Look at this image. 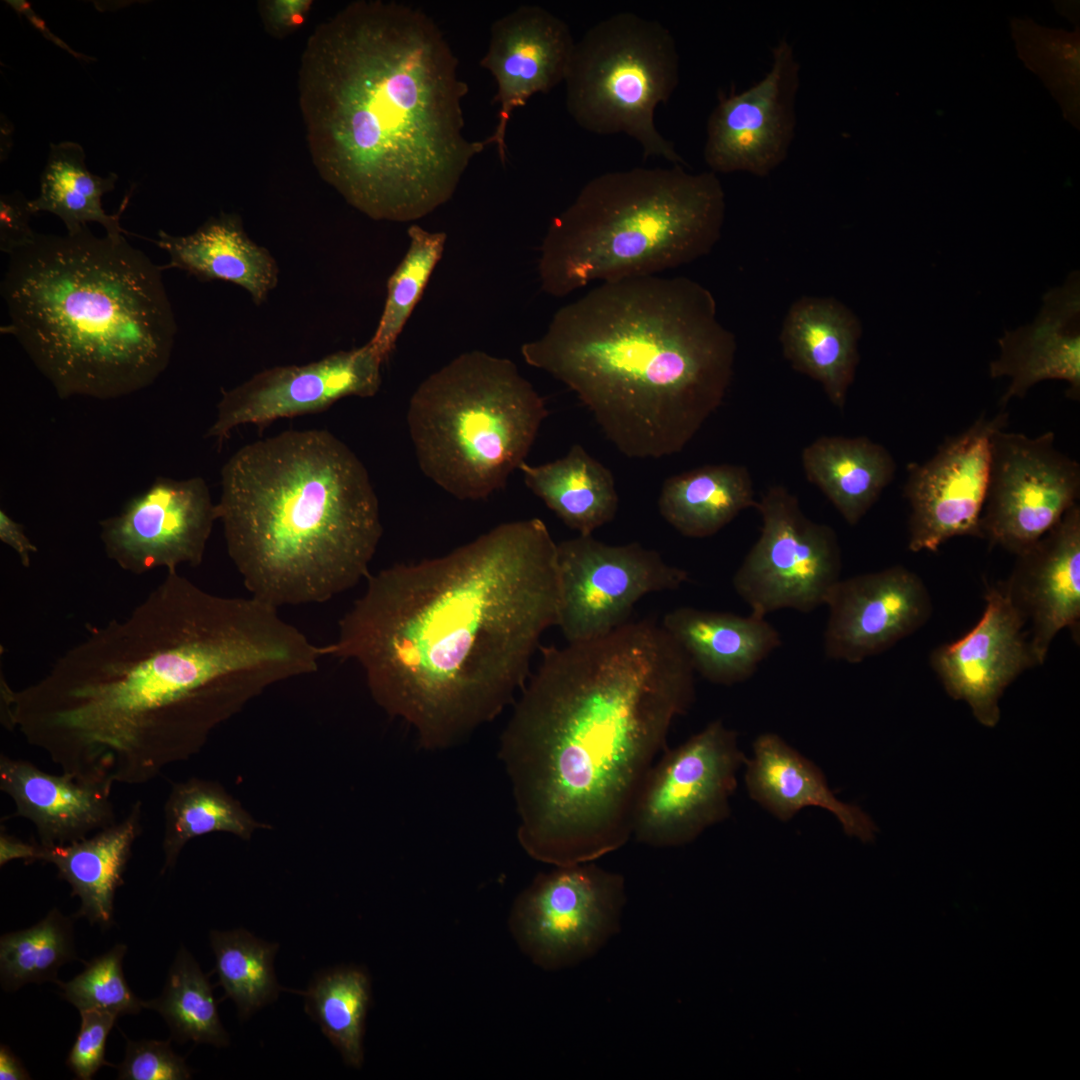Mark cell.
<instances>
[{"instance_id":"obj_12","label":"cell","mask_w":1080,"mask_h":1080,"mask_svg":"<svg viewBox=\"0 0 1080 1080\" xmlns=\"http://www.w3.org/2000/svg\"><path fill=\"white\" fill-rule=\"evenodd\" d=\"M623 875L592 862L541 873L515 899L508 920L520 950L545 970L597 954L620 930Z\"/></svg>"},{"instance_id":"obj_31","label":"cell","mask_w":1080,"mask_h":1080,"mask_svg":"<svg viewBox=\"0 0 1080 1080\" xmlns=\"http://www.w3.org/2000/svg\"><path fill=\"white\" fill-rule=\"evenodd\" d=\"M801 465L849 525L864 517L896 473L891 453L866 436H820L803 448Z\"/></svg>"},{"instance_id":"obj_21","label":"cell","mask_w":1080,"mask_h":1080,"mask_svg":"<svg viewBox=\"0 0 1080 1080\" xmlns=\"http://www.w3.org/2000/svg\"><path fill=\"white\" fill-rule=\"evenodd\" d=\"M824 605L825 656L850 664L888 650L920 629L932 612L922 579L901 565L840 578Z\"/></svg>"},{"instance_id":"obj_39","label":"cell","mask_w":1080,"mask_h":1080,"mask_svg":"<svg viewBox=\"0 0 1080 1080\" xmlns=\"http://www.w3.org/2000/svg\"><path fill=\"white\" fill-rule=\"evenodd\" d=\"M76 959L73 918L53 908L32 927L1 936L2 988L15 991L27 983H58L59 968Z\"/></svg>"},{"instance_id":"obj_16","label":"cell","mask_w":1080,"mask_h":1080,"mask_svg":"<svg viewBox=\"0 0 1080 1080\" xmlns=\"http://www.w3.org/2000/svg\"><path fill=\"white\" fill-rule=\"evenodd\" d=\"M1008 414L981 415L947 438L923 463L907 466L908 548L936 552L957 536L982 537L980 519L990 472L991 439L1007 426Z\"/></svg>"},{"instance_id":"obj_19","label":"cell","mask_w":1080,"mask_h":1080,"mask_svg":"<svg viewBox=\"0 0 1080 1080\" xmlns=\"http://www.w3.org/2000/svg\"><path fill=\"white\" fill-rule=\"evenodd\" d=\"M383 362L367 342L308 364L262 370L222 392L216 419L205 437L215 438L221 446L240 425L263 426L280 418L324 411L349 396L373 397L381 386Z\"/></svg>"},{"instance_id":"obj_32","label":"cell","mask_w":1080,"mask_h":1080,"mask_svg":"<svg viewBox=\"0 0 1080 1080\" xmlns=\"http://www.w3.org/2000/svg\"><path fill=\"white\" fill-rule=\"evenodd\" d=\"M755 491L746 466L708 464L668 477L658 509L664 520L689 538L713 536L741 512L755 508Z\"/></svg>"},{"instance_id":"obj_1","label":"cell","mask_w":1080,"mask_h":1080,"mask_svg":"<svg viewBox=\"0 0 1080 1080\" xmlns=\"http://www.w3.org/2000/svg\"><path fill=\"white\" fill-rule=\"evenodd\" d=\"M321 657L278 608L168 571L37 682L12 690L3 680L1 721L78 782L144 784L268 686L314 673Z\"/></svg>"},{"instance_id":"obj_3","label":"cell","mask_w":1080,"mask_h":1080,"mask_svg":"<svg viewBox=\"0 0 1080 1080\" xmlns=\"http://www.w3.org/2000/svg\"><path fill=\"white\" fill-rule=\"evenodd\" d=\"M540 651L499 744L517 838L555 867L593 862L632 836L645 779L695 701V671L647 618Z\"/></svg>"},{"instance_id":"obj_42","label":"cell","mask_w":1080,"mask_h":1080,"mask_svg":"<svg viewBox=\"0 0 1080 1080\" xmlns=\"http://www.w3.org/2000/svg\"><path fill=\"white\" fill-rule=\"evenodd\" d=\"M122 1080H186L191 1071L169 1041L127 1039L125 1057L117 1066Z\"/></svg>"},{"instance_id":"obj_41","label":"cell","mask_w":1080,"mask_h":1080,"mask_svg":"<svg viewBox=\"0 0 1080 1080\" xmlns=\"http://www.w3.org/2000/svg\"><path fill=\"white\" fill-rule=\"evenodd\" d=\"M126 950L124 944H117L92 959L84 970L70 981H58L62 996L79 1012L99 1010L117 1017L139 1013L145 1008L144 1001L130 989L122 970Z\"/></svg>"},{"instance_id":"obj_13","label":"cell","mask_w":1080,"mask_h":1080,"mask_svg":"<svg viewBox=\"0 0 1080 1080\" xmlns=\"http://www.w3.org/2000/svg\"><path fill=\"white\" fill-rule=\"evenodd\" d=\"M746 757L721 720L657 759L640 791L632 836L657 848L682 846L730 815V797Z\"/></svg>"},{"instance_id":"obj_37","label":"cell","mask_w":1080,"mask_h":1080,"mask_svg":"<svg viewBox=\"0 0 1080 1080\" xmlns=\"http://www.w3.org/2000/svg\"><path fill=\"white\" fill-rule=\"evenodd\" d=\"M209 938L215 955L214 971L224 989L222 1000L235 1003L240 1021L248 1020L273 1003L281 991H287L279 985L274 970L278 943L259 939L243 928L213 930Z\"/></svg>"},{"instance_id":"obj_40","label":"cell","mask_w":1080,"mask_h":1080,"mask_svg":"<svg viewBox=\"0 0 1080 1080\" xmlns=\"http://www.w3.org/2000/svg\"><path fill=\"white\" fill-rule=\"evenodd\" d=\"M408 249L387 282V296L376 330L368 343L385 361L420 301L427 283L441 260L447 236L418 224L407 230Z\"/></svg>"},{"instance_id":"obj_18","label":"cell","mask_w":1080,"mask_h":1080,"mask_svg":"<svg viewBox=\"0 0 1080 1080\" xmlns=\"http://www.w3.org/2000/svg\"><path fill=\"white\" fill-rule=\"evenodd\" d=\"M216 520L203 478L157 477L118 514L100 521V538L107 557L125 571H176L201 564Z\"/></svg>"},{"instance_id":"obj_8","label":"cell","mask_w":1080,"mask_h":1080,"mask_svg":"<svg viewBox=\"0 0 1080 1080\" xmlns=\"http://www.w3.org/2000/svg\"><path fill=\"white\" fill-rule=\"evenodd\" d=\"M725 209L723 186L711 171L673 165L598 175L551 220L538 264L541 288L563 297L593 281L690 263L720 239Z\"/></svg>"},{"instance_id":"obj_22","label":"cell","mask_w":1080,"mask_h":1080,"mask_svg":"<svg viewBox=\"0 0 1080 1080\" xmlns=\"http://www.w3.org/2000/svg\"><path fill=\"white\" fill-rule=\"evenodd\" d=\"M575 43L567 23L539 5L519 6L493 22L480 65L496 81L499 112L495 130L484 142L496 145L501 163L506 160L512 113L534 94L548 93L564 82Z\"/></svg>"},{"instance_id":"obj_43","label":"cell","mask_w":1080,"mask_h":1080,"mask_svg":"<svg viewBox=\"0 0 1080 1080\" xmlns=\"http://www.w3.org/2000/svg\"><path fill=\"white\" fill-rule=\"evenodd\" d=\"M80 1015V1029L66 1063L77 1079L90 1080L102 1066H111L105 1059V1046L118 1017L99 1010L82 1011Z\"/></svg>"},{"instance_id":"obj_6","label":"cell","mask_w":1080,"mask_h":1080,"mask_svg":"<svg viewBox=\"0 0 1080 1080\" xmlns=\"http://www.w3.org/2000/svg\"><path fill=\"white\" fill-rule=\"evenodd\" d=\"M217 506L249 595L276 608L323 603L369 575L379 503L356 454L327 430H289L241 447Z\"/></svg>"},{"instance_id":"obj_2","label":"cell","mask_w":1080,"mask_h":1080,"mask_svg":"<svg viewBox=\"0 0 1080 1080\" xmlns=\"http://www.w3.org/2000/svg\"><path fill=\"white\" fill-rule=\"evenodd\" d=\"M366 578L321 653L357 663L377 704L427 750L462 743L513 704L558 624L557 543L539 518Z\"/></svg>"},{"instance_id":"obj_30","label":"cell","mask_w":1080,"mask_h":1080,"mask_svg":"<svg viewBox=\"0 0 1080 1080\" xmlns=\"http://www.w3.org/2000/svg\"><path fill=\"white\" fill-rule=\"evenodd\" d=\"M142 803L136 801L128 814L92 837L65 845L42 847L41 860L52 863L59 878L68 882L72 896L79 897L75 917L108 928L113 922L115 892L132 846L142 831Z\"/></svg>"},{"instance_id":"obj_36","label":"cell","mask_w":1080,"mask_h":1080,"mask_svg":"<svg viewBox=\"0 0 1080 1080\" xmlns=\"http://www.w3.org/2000/svg\"><path fill=\"white\" fill-rule=\"evenodd\" d=\"M262 825L216 781L191 778L172 785L164 805L162 872L173 868L193 838L213 832L249 840Z\"/></svg>"},{"instance_id":"obj_14","label":"cell","mask_w":1080,"mask_h":1080,"mask_svg":"<svg viewBox=\"0 0 1080 1080\" xmlns=\"http://www.w3.org/2000/svg\"><path fill=\"white\" fill-rule=\"evenodd\" d=\"M1080 495V465L1055 446L1052 431L1037 437L995 431L980 519L982 538L1019 554L1047 533Z\"/></svg>"},{"instance_id":"obj_5","label":"cell","mask_w":1080,"mask_h":1080,"mask_svg":"<svg viewBox=\"0 0 1080 1080\" xmlns=\"http://www.w3.org/2000/svg\"><path fill=\"white\" fill-rule=\"evenodd\" d=\"M737 344L687 277L602 282L561 307L524 361L569 387L625 456L681 452L722 405Z\"/></svg>"},{"instance_id":"obj_23","label":"cell","mask_w":1080,"mask_h":1080,"mask_svg":"<svg viewBox=\"0 0 1080 1080\" xmlns=\"http://www.w3.org/2000/svg\"><path fill=\"white\" fill-rule=\"evenodd\" d=\"M1030 623L1033 653L1043 664L1063 629L1078 633L1080 619V507L1072 506L1047 533L1017 554L1005 584Z\"/></svg>"},{"instance_id":"obj_20","label":"cell","mask_w":1080,"mask_h":1080,"mask_svg":"<svg viewBox=\"0 0 1080 1080\" xmlns=\"http://www.w3.org/2000/svg\"><path fill=\"white\" fill-rule=\"evenodd\" d=\"M1025 626L1006 586H991L976 625L931 655V666L946 692L965 701L984 726L998 723L1004 690L1025 670L1039 665Z\"/></svg>"},{"instance_id":"obj_33","label":"cell","mask_w":1080,"mask_h":1080,"mask_svg":"<svg viewBox=\"0 0 1080 1080\" xmlns=\"http://www.w3.org/2000/svg\"><path fill=\"white\" fill-rule=\"evenodd\" d=\"M526 487L578 535L592 533L611 522L619 498L612 472L574 444L554 461L519 467Z\"/></svg>"},{"instance_id":"obj_29","label":"cell","mask_w":1080,"mask_h":1080,"mask_svg":"<svg viewBox=\"0 0 1080 1080\" xmlns=\"http://www.w3.org/2000/svg\"><path fill=\"white\" fill-rule=\"evenodd\" d=\"M156 244L169 256L163 269L176 268L201 281L230 282L245 290L257 306L279 282L277 260L248 236L234 214L211 217L185 236L160 230Z\"/></svg>"},{"instance_id":"obj_38","label":"cell","mask_w":1080,"mask_h":1080,"mask_svg":"<svg viewBox=\"0 0 1080 1080\" xmlns=\"http://www.w3.org/2000/svg\"><path fill=\"white\" fill-rule=\"evenodd\" d=\"M209 975L201 970L183 946L168 971L162 994L144 1001V1007L158 1012L177 1042L193 1041L225 1047L230 1037L218 1015Z\"/></svg>"},{"instance_id":"obj_26","label":"cell","mask_w":1080,"mask_h":1080,"mask_svg":"<svg viewBox=\"0 0 1080 1080\" xmlns=\"http://www.w3.org/2000/svg\"><path fill=\"white\" fill-rule=\"evenodd\" d=\"M859 318L834 297L802 296L789 307L779 340L791 367L818 382L842 410L860 360Z\"/></svg>"},{"instance_id":"obj_45","label":"cell","mask_w":1080,"mask_h":1080,"mask_svg":"<svg viewBox=\"0 0 1080 1080\" xmlns=\"http://www.w3.org/2000/svg\"><path fill=\"white\" fill-rule=\"evenodd\" d=\"M311 6L310 0H270L263 2L262 15L272 32L284 34L304 22Z\"/></svg>"},{"instance_id":"obj_24","label":"cell","mask_w":1080,"mask_h":1080,"mask_svg":"<svg viewBox=\"0 0 1080 1080\" xmlns=\"http://www.w3.org/2000/svg\"><path fill=\"white\" fill-rule=\"evenodd\" d=\"M1000 354L989 366L992 378L1009 377L1000 402L1023 398L1035 384L1049 379L1069 383L1067 396L1080 397V275L1069 274L1062 286L1043 296V305L1028 325L1006 330L998 340Z\"/></svg>"},{"instance_id":"obj_10","label":"cell","mask_w":1080,"mask_h":1080,"mask_svg":"<svg viewBox=\"0 0 1080 1080\" xmlns=\"http://www.w3.org/2000/svg\"><path fill=\"white\" fill-rule=\"evenodd\" d=\"M679 72L671 32L657 20L619 12L594 24L575 43L564 80L566 109L590 133L626 134L640 145L644 158L684 166L654 121L656 108L678 86Z\"/></svg>"},{"instance_id":"obj_34","label":"cell","mask_w":1080,"mask_h":1080,"mask_svg":"<svg viewBox=\"0 0 1080 1080\" xmlns=\"http://www.w3.org/2000/svg\"><path fill=\"white\" fill-rule=\"evenodd\" d=\"M117 174L105 177L91 173L85 163V152L76 142L50 144L48 158L40 178V192L30 200L33 214L49 212L64 223L67 233H74L89 222L101 224L106 235L117 237L124 232L119 218L128 197L116 214H107L102 207L104 194L113 191Z\"/></svg>"},{"instance_id":"obj_35","label":"cell","mask_w":1080,"mask_h":1080,"mask_svg":"<svg viewBox=\"0 0 1080 1080\" xmlns=\"http://www.w3.org/2000/svg\"><path fill=\"white\" fill-rule=\"evenodd\" d=\"M306 1014L340 1053L344 1063L360 1069L364 1062L366 1018L371 1005V979L365 968L339 965L319 971L305 991Z\"/></svg>"},{"instance_id":"obj_27","label":"cell","mask_w":1080,"mask_h":1080,"mask_svg":"<svg viewBox=\"0 0 1080 1080\" xmlns=\"http://www.w3.org/2000/svg\"><path fill=\"white\" fill-rule=\"evenodd\" d=\"M744 780L750 798L781 821L813 806L831 812L844 832L863 842L873 840L877 827L859 807L839 800L822 770L775 733H763L745 760Z\"/></svg>"},{"instance_id":"obj_7","label":"cell","mask_w":1080,"mask_h":1080,"mask_svg":"<svg viewBox=\"0 0 1080 1080\" xmlns=\"http://www.w3.org/2000/svg\"><path fill=\"white\" fill-rule=\"evenodd\" d=\"M162 270L122 235L36 233L9 255L4 331L63 399L142 390L167 368L177 333Z\"/></svg>"},{"instance_id":"obj_28","label":"cell","mask_w":1080,"mask_h":1080,"mask_svg":"<svg viewBox=\"0 0 1080 1080\" xmlns=\"http://www.w3.org/2000/svg\"><path fill=\"white\" fill-rule=\"evenodd\" d=\"M661 625L686 652L695 673L718 685L748 680L782 644L779 631L752 613L684 606L667 612Z\"/></svg>"},{"instance_id":"obj_44","label":"cell","mask_w":1080,"mask_h":1080,"mask_svg":"<svg viewBox=\"0 0 1080 1080\" xmlns=\"http://www.w3.org/2000/svg\"><path fill=\"white\" fill-rule=\"evenodd\" d=\"M33 212L21 192L0 197V249L10 255L29 244L36 235L30 227Z\"/></svg>"},{"instance_id":"obj_15","label":"cell","mask_w":1080,"mask_h":1080,"mask_svg":"<svg viewBox=\"0 0 1080 1080\" xmlns=\"http://www.w3.org/2000/svg\"><path fill=\"white\" fill-rule=\"evenodd\" d=\"M560 605L557 626L567 643L603 636L628 622L645 595L679 589L686 570L637 542L610 545L592 535L557 543Z\"/></svg>"},{"instance_id":"obj_11","label":"cell","mask_w":1080,"mask_h":1080,"mask_svg":"<svg viewBox=\"0 0 1080 1080\" xmlns=\"http://www.w3.org/2000/svg\"><path fill=\"white\" fill-rule=\"evenodd\" d=\"M755 509L760 534L733 576L736 594L760 617L781 609L809 613L824 605L841 578L835 530L807 517L783 485L768 487Z\"/></svg>"},{"instance_id":"obj_17","label":"cell","mask_w":1080,"mask_h":1080,"mask_svg":"<svg viewBox=\"0 0 1080 1080\" xmlns=\"http://www.w3.org/2000/svg\"><path fill=\"white\" fill-rule=\"evenodd\" d=\"M762 79L740 92L720 93L706 126L703 157L710 171L765 177L787 158L796 129L800 64L781 39Z\"/></svg>"},{"instance_id":"obj_47","label":"cell","mask_w":1080,"mask_h":1080,"mask_svg":"<svg viewBox=\"0 0 1080 1080\" xmlns=\"http://www.w3.org/2000/svg\"><path fill=\"white\" fill-rule=\"evenodd\" d=\"M42 847L38 843H27L10 834L3 828L0 832V866L12 860L21 859L26 863L41 860Z\"/></svg>"},{"instance_id":"obj_46","label":"cell","mask_w":1080,"mask_h":1080,"mask_svg":"<svg viewBox=\"0 0 1080 1080\" xmlns=\"http://www.w3.org/2000/svg\"><path fill=\"white\" fill-rule=\"evenodd\" d=\"M0 540L17 553L25 568L30 567L31 555L38 549L26 536L23 525L13 520L3 509L0 510Z\"/></svg>"},{"instance_id":"obj_25","label":"cell","mask_w":1080,"mask_h":1080,"mask_svg":"<svg viewBox=\"0 0 1080 1080\" xmlns=\"http://www.w3.org/2000/svg\"><path fill=\"white\" fill-rule=\"evenodd\" d=\"M0 789L30 820L43 847L79 841L115 823L111 788L47 773L29 761L0 757Z\"/></svg>"},{"instance_id":"obj_48","label":"cell","mask_w":1080,"mask_h":1080,"mask_svg":"<svg viewBox=\"0 0 1080 1080\" xmlns=\"http://www.w3.org/2000/svg\"><path fill=\"white\" fill-rule=\"evenodd\" d=\"M6 3H8L18 14H20L22 16H25L31 22V24L42 33V35L46 39L50 40L55 45H57V46L61 47L62 49L68 51L71 55H73L74 57H77L78 59H84V61H91L92 60L90 57H88L86 55H83V54H80V53H77L74 50H72L69 47L68 44H66L59 37H57L55 34H53L52 31L47 27V25L43 21V19H41L34 12V10L32 9V7L30 6V4L28 2L23 1V0H17V1L8 0V1H6Z\"/></svg>"},{"instance_id":"obj_4","label":"cell","mask_w":1080,"mask_h":1080,"mask_svg":"<svg viewBox=\"0 0 1080 1080\" xmlns=\"http://www.w3.org/2000/svg\"><path fill=\"white\" fill-rule=\"evenodd\" d=\"M467 83L436 23L356 1L316 27L299 102L318 173L374 220L416 221L448 202L483 141L464 135Z\"/></svg>"},{"instance_id":"obj_49","label":"cell","mask_w":1080,"mask_h":1080,"mask_svg":"<svg viewBox=\"0 0 1080 1080\" xmlns=\"http://www.w3.org/2000/svg\"><path fill=\"white\" fill-rule=\"evenodd\" d=\"M0 1079H31L20 1059L4 1044L0 1046Z\"/></svg>"},{"instance_id":"obj_9","label":"cell","mask_w":1080,"mask_h":1080,"mask_svg":"<svg viewBox=\"0 0 1080 1080\" xmlns=\"http://www.w3.org/2000/svg\"><path fill=\"white\" fill-rule=\"evenodd\" d=\"M547 415L513 361L473 350L420 383L407 425L421 471L460 500H480L526 462Z\"/></svg>"}]
</instances>
